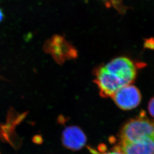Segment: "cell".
<instances>
[{
    "instance_id": "cell-1",
    "label": "cell",
    "mask_w": 154,
    "mask_h": 154,
    "mask_svg": "<svg viewBox=\"0 0 154 154\" xmlns=\"http://www.w3.org/2000/svg\"><path fill=\"white\" fill-rule=\"evenodd\" d=\"M148 137H154V121L144 116L126 122L120 133V142H131Z\"/></svg>"
},
{
    "instance_id": "cell-2",
    "label": "cell",
    "mask_w": 154,
    "mask_h": 154,
    "mask_svg": "<svg viewBox=\"0 0 154 154\" xmlns=\"http://www.w3.org/2000/svg\"><path fill=\"white\" fill-rule=\"evenodd\" d=\"M44 50L59 64L77 57L76 48L63 36L59 35H54L45 42Z\"/></svg>"
},
{
    "instance_id": "cell-3",
    "label": "cell",
    "mask_w": 154,
    "mask_h": 154,
    "mask_svg": "<svg viewBox=\"0 0 154 154\" xmlns=\"http://www.w3.org/2000/svg\"><path fill=\"white\" fill-rule=\"evenodd\" d=\"M94 74V81L99 89L101 96L104 98L112 97L119 89L129 85L117 74L107 71L104 66L96 69Z\"/></svg>"
},
{
    "instance_id": "cell-4",
    "label": "cell",
    "mask_w": 154,
    "mask_h": 154,
    "mask_svg": "<svg viewBox=\"0 0 154 154\" xmlns=\"http://www.w3.org/2000/svg\"><path fill=\"white\" fill-rule=\"evenodd\" d=\"M118 107L124 110H130L136 108L141 101L139 90L135 86L129 85L119 89L112 96Z\"/></svg>"
},
{
    "instance_id": "cell-5",
    "label": "cell",
    "mask_w": 154,
    "mask_h": 154,
    "mask_svg": "<svg viewBox=\"0 0 154 154\" xmlns=\"http://www.w3.org/2000/svg\"><path fill=\"white\" fill-rule=\"evenodd\" d=\"M103 66L107 71L121 76L128 85L131 84L136 77L137 69L135 64L126 57L115 58Z\"/></svg>"
},
{
    "instance_id": "cell-6",
    "label": "cell",
    "mask_w": 154,
    "mask_h": 154,
    "mask_svg": "<svg viewBox=\"0 0 154 154\" xmlns=\"http://www.w3.org/2000/svg\"><path fill=\"white\" fill-rule=\"evenodd\" d=\"M63 145L69 150L78 151L83 148L87 142V138L80 128L71 126L66 128L62 135Z\"/></svg>"
},
{
    "instance_id": "cell-7",
    "label": "cell",
    "mask_w": 154,
    "mask_h": 154,
    "mask_svg": "<svg viewBox=\"0 0 154 154\" xmlns=\"http://www.w3.org/2000/svg\"><path fill=\"white\" fill-rule=\"evenodd\" d=\"M117 147L125 154H154V137L131 142H120Z\"/></svg>"
},
{
    "instance_id": "cell-8",
    "label": "cell",
    "mask_w": 154,
    "mask_h": 154,
    "mask_svg": "<svg viewBox=\"0 0 154 154\" xmlns=\"http://www.w3.org/2000/svg\"><path fill=\"white\" fill-rule=\"evenodd\" d=\"M88 149L91 154H125L120 151L117 146H115L111 151H106L104 149V148L100 147L98 150L91 147H88Z\"/></svg>"
},
{
    "instance_id": "cell-9",
    "label": "cell",
    "mask_w": 154,
    "mask_h": 154,
    "mask_svg": "<svg viewBox=\"0 0 154 154\" xmlns=\"http://www.w3.org/2000/svg\"><path fill=\"white\" fill-rule=\"evenodd\" d=\"M148 110L150 114L154 118V97L150 100L149 103Z\"/></svg>"
},
{
    "instance_id": "cell-10",
    "label": "cell",
    "mask_w": 154,
    "mask_h": 154,
    "mask_svg": "<svg viewBox=\"0 0 154 154\" xmlns=\"http://www.w3.org/2000/svg\"><path fill=\"white\" fill-rule=\"evenodd\" d=\"M4 18V14L3 13V11L1 8H0V22L3 20Z\"/></svg>"
}]
</instances>
